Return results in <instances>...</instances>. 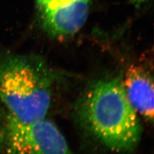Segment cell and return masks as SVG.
<instances>
[{
  "label": "cell",
  "mask_w": 154,
  "mask_h": 154,
  "mask_svg": "<svg viewBox=\"0 0 154 154\" xmlns=\"http://www.w3.org/2000/svg\"><path fill=\"white\" fill-rule=\"evenodd\" d=\"M77 115L84 126L113 152H132L140 141L141 125L119 76L91 84L78 103Z\"/></svg>",
  "instance_id": "obj_1"
},
{
  "label": "cell",
  "mask_w": 154,
  "mask_h": 154,
  "mask_svg": "<svg viewBox=\"0 0 154 154\" xmlns=\"http://www.w3.org/2000/svg\"><path fill=\"white\" fill-rule=\"evenodd\" d=\"M4 154H75L56 125L46 118L21 123L5 114Z\"/></svg>",
  "instance_id": "obj_3"
},
{
  "label": "cell",
  "mask_w": 154,
  "mask_h": 154,
  "mask_svg": "<svg viewBox=\"0 0 154 154\" xmlns=\"http://www.w3.org/2000/svg\"><path fill=\"white\" fill-rule=\"evenodd\" d=\"M91 0H36L43 30L55 38L74 35L88 19Z\"/></svg>",
  "instance_id": "obj_4"
},
{
  "label": "cell",
  "mask_w": 154,
  "mask_h": 154,
  "mask_svg": "<svg viewBox=\"0 0 154 154\" xmlns=\"http://www.w3.org/2000/svg\"><path fill=\"white\" fill-rule=\"evenodd\" d=\"M5 131V116H3L0 114V152H2L3 147Z\"/></svg>",
  "instance_id": "obj_6"
},
{
  "label": "cell",
  "mask_w": 154,
  "mask_h": 154,
  "mask_svg": "<svg viewBox=\"0 0 154 154\" xmlns=\"http://www.w3.org/2000/svg\"><path fill=\"white\" fill-rule=\"evenodd\" d=\"M125 94L136 112L149 123L153 120V83L148 70L134 65L122 78Z\"/></svg>",
  "instance_id": "obj_5"
},
{
  "label": "cell",
  "mask_w": 154,
  "mask_h": 154,
  "mask_svg": "<svg viewBox=\"0 0 154 154\" xmlns=\"http://www.w3.org/2000/svg\"><path fill=\"white\" fill-rule=\"evenodd\" d=\"M55 77L39 56L8 54L0 57V101L7 116L21 123L45 118Z\"/></svg>",
  "instance_id": "obj_2"
}]
</instances>
